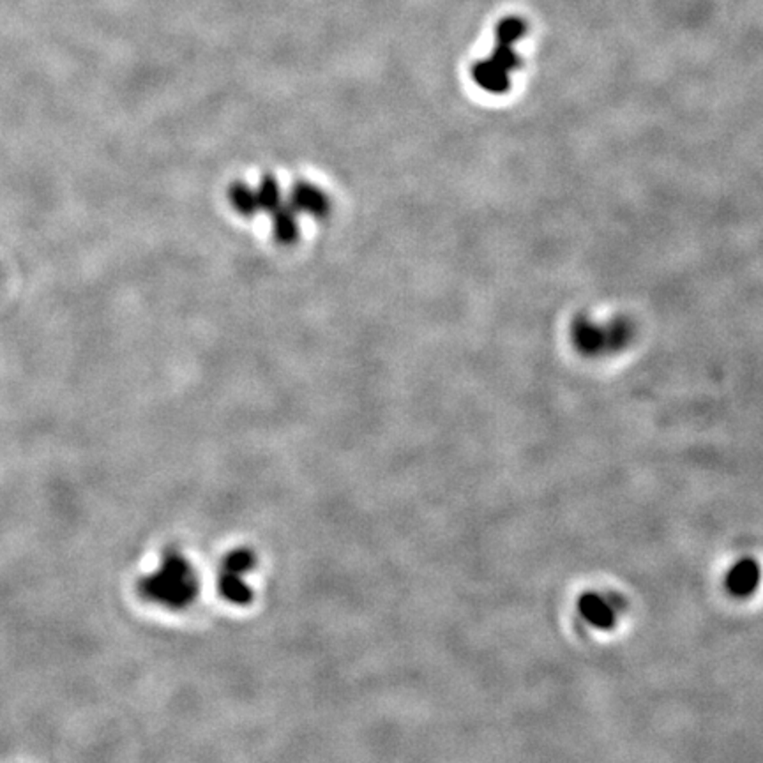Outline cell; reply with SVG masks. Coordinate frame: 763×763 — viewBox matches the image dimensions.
<instances>
[{
	"label": "cell",
	"instance_id": "7",
	"mask_svg": "<svg viewBox=\"0 0 763 763\" xmlns=\"http://www.w3.org/2000/svg\"><path fill=\"white\" fill-rule=\"evenodd\" d=\"M292 206L297 213H308L315 216L328 215V197L308 183H299L292 191Z\"/></svg>",
	"mask_w": 763,
	"mask_h": 763
},
{
	"label": "cell",
	"instance_id": "6",
	"mask_svg": "<svg viewBox=\"0 0 763 763\" xmlns=\"http://www.w3.org/2000/svg\"><path fill=\"white\" fill-rule=\"evenodd\" d=\"M762 581V569L753 558H743L726 574V587L735 597H750Z\"/></svg>",
	"mask_w": 763,
	"mask_h": 763
},
{
	"label": "cell",
	"instance_id": "10",
	"mask_svg": "<svg viewBox=\"0 0 763 763\" xmlns=\"http://www.w3.org/2000/svg\"><path fill=\"white\" fill-rule=\"evenodd\" d=\"M256 195H258V202H260V211L264 209L269 215L272 211H276V207L281 204V195H280L278 183L271 175L262 181L260 188L256 190Z\"/></svg>",
	"mask_w": 763,
	"mask_h": 763
},
{
	"label": "cell",
	"instance_id": "3",
	"mask_svg": "<svg viewBox=\"0 0 763 763\" xmlns=\"http://www.w3.org/2000/svg\"><path fill=\"white\" fill-rule=\"evenodd\" d=\"M635 336V328L628 319L597 322L585 315L572 322L571 337L576 350L588 357L613 355L624 350Z\"/></svg>",
	"mask_w": 763,
	"mask_h": 763
},
{
	"label": "cell",
	"instance_id": "1",
	"mask_svg": "<svg viewBox=\"0 0 763 763\" xmlns=\"http://www.w3.org/2000/svg\"><path fill=\"white\" fill-rule=\"evenodd\" d=\"M527 34V21L511 16L499 23L497 43L493 52L472 68L475 84L491 94H502L511 89L513 73L522 68V59L516 52V41Z\"/></svg>",
	"mask_w": 763,
	"mask_h": 763
},
{
	"label": "cell",
	"instance_id": "8",
	"mask_svg": "<svg viewBox=\"0 0 763 763\" xmlns=\"http://www.w3.org/2000/svg\"><path fill=\"white\" fill-rule=\"evenodd\" d=\"M274 219V235L278 239V242L281 244H292L296 242L297 235H299V228H297V211L294 209V206H287V204H280L276 207V211L271 213Z\"/></svg>",
	"mask_w": 763,
	"mask_h": 763
},
{
	"label": "cell",
	"instance_id": "9",
	"mask_svg": "<svg viewBox=\"0 0 763 763\" xmlns=\"http://www.w3.org/2000/svg\"><path fill=\"white\" fill-rule=\"evenodd\" d=\"M230 200L239 215L242 216H255L260 211V202L256 190L248 188L246 184H235L230 190Z\"/></svg>",
	"mask_w": 763,
	"mask_h": 763
},
{
	"label": "cell",
	"instance_id": "5",
	"mask_svg": "<svg viewBox=\"0 0 763 763\" xmlns=\"http://www.w3.org/2000/svg\"><path fill=\"white\" fill-rule=\"evenodd\" d=\"M624 612V601L615 594L587 592L578 599V613L594 629H612Z\"/></svg>",
	"mask_w": 763,
	"mask_h": 763
},
{
	"label": "cell",
	"instance_id": "4",
	"mask_svg": "<svg viewBox=\"0 0 763 763\" xmlns=\"http://www.w3.org/2000/svg\"><path fill=\"white\" fill-rule=\"evenodd\" d=\"M255 555L248 549L231 551L221 564L219 571V592L231 605H246L251 601V587L248 585V574L255 567Z\"/></svg>",
	"mask_w": 763,
	"mask_h": 763
},
{
	"label": "cell",
	"instance_id": "2",
	"mask_svg": "<svg viewBox=\"0 0 763 763\" xmlns=\"http://www.w3.org/2000/svg\"><path fill=\"white\" fill-rule=\"evenodd\" d=\"M199 587V574L191 562L183 553L170 551L165 555L159 569L142 581L140 590L158 605L183 610L195 601Z\"/></svg>",
	"mask_w": 763,
	"mask_h": 763
}]
</instances>
